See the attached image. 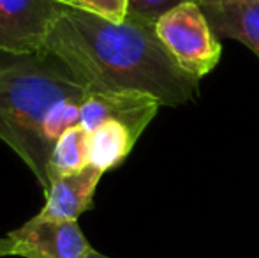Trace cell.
<instances>
[{
    "mask_svg": "<svg viewBox=\"0 0 259 258\" xmlns=\"http://www.w3.org/2000/svg\"><path fill=\"white\" fill-rule=\"evenodd\" d=\"M155 32L182 71L196 80L208 75L221 60L222 46L198 2L167 11L155 23Z\"/></svg>",
    "mask_w": 259,
    "mask_h": 258,
    "instance_id": "3957f363",
    "label": "cell"
},
{
    "mask_svg": "<svg viewBox=\"0 0 259 258\" xmlns=\"http://www.w3.org/2000/svg\"><path fill=\"white\" fill-rule=\"evenodd\" d=\"M60 6H67V7H78V0H55Z\"/></svg>",
    "mask_w": 259,
    "mask_h": 258,
    "instance_id": "9a60e30c",
    "label": "cell"
},
{
    "mask_svg": "<svg viewBox=\"0 0 259 258\" xmlns=\"http://www.w3.org/2000/svg\"><path fill=\"white\" fill-rule=\"evenodd\" d=\"M127 2H129L127 16L155 27L159 18L164 16L167 11L175 9V7L182 6V4H187V2L201 4V0H127Z\"/></svg>",
    "mask_w": 259,
    "mask_h": 258,
    "instance_id": "8fae6325",
    "label": "cell"
},
{
    "mask_svg": "<svg viewBox=\"0 0 259 258\" xmlns=\"http://www.w3.org/2000/svg\"><path fill=\"white\" fill-rule=\"evenodd\" d=\"M87 258H109V256H106V255H103V253H99V251H96V249H94V251L90 253Z\"/></svg>",
    "mask_w": 259,
    "mask_h": 258,
    "instance_id": "2e32d148",
    "label": "cell"
},
{
    "mask_svg": "<svg viewBox=\"0 0 259 258\" xmlns=\"http://www.w3.org/2000/svg\"><path fill=\"white\" fill-rule=\"evenodd\" d=\"M162 104L140 92H94L87 94L81 104L79 126L92 133L108 121H118L138 138L141 136Z\"/></svg>",
    "mask_w": 259,
    "mask_h": 258,
    "instance_id": "8992f818",
    "label": "cell"
},
{
    "mask_svg": "<svg viewBox=\"0 0 259 258\" xmlns=\"http://www.w3.org/2000/svg\"><path fill=\"white\" fill-rule=\"evenodd\" d=\"M60 9L55 0H0V52L11 55L42 52Z\"/></svg>",
    "mask_w": 259,
    "mask_h": 258,
    "instance_id": "277c9868",
    "label": "cell"
},
{
    "mask_svg": "<svg viewBox=\"0 0 259 258\" xmlns=\"http://www.w3.org/2000/svg\"><path fill=\"white\" fill-rule=\"evenodd\" d=\"M103 172L89 165L83 170L50 179L46 203L37 216L42 219L78 221L83 212L92 209L94 195Z\"/></svg>",
    "mask_w": 259,
    "mask_h": 258,
    "instance_id": "52a82bcc",
    "label": "cell"
},
{
    "mask_svg": "<svg viewBox=\"0 0 259 258\" xmlns=\"http://www.w3.org/2000/svg\"><path fill=\"white\" fill-rule=\"evenodd\" d=\"M199 6L217 39H235L259 57V2H221Z\"/></svg>",
    "mask_w": 259,
    "mask_h": 258,
    "instance_id": "ba28073f",
    "label": "cell"
},
{
    "mask_svg": "<svg viewBox=\"0 0 259 258\" xmlns=\"http://www.w3.org/2000/svg\"><path fill=\"white\" fill-rule=\"evenodd\" d=\"M0 256H14V244L9 237H0Z\"/></svg>",
    "mask_w": 259,
    "mask_h": 258,
    "instance_id": "4fadbf2b",
    "label": "cell"
},
{
    "mask_svg": "<svg viewBox=\"0 0 259 258\" xmlns=\"http://www.w3.org/2000/svg\"><path fill=\"white\" fill-rule=\"evenodd\" d=\"M138 136L118 121H108L89 133L90 165L101 172L116 168L131 154Z\"/></svg>",
    "mask_w": 259,
    "mask_h": 258,
    "instance_id": "9c48e42d",
    "label": "cell"
},
{
    "mask_svg": "<svg viewBox=\"0 0 259 258\" xmlns=\"http://www.w3.org/2000/svg\"><path fill=\"white\" fill-rule=\"evenodd\" d=\"M90 165L89 154V133L81 126L67 129L52 149L48 175L50 179L57 175H65L83 170Z\"/></svg>",
    "mask_w": 259,
    "mask_h": 258,
    "instance_id": "30bf717a",
    "label": "cell"
},
{
    "mask_svg": "<svg viewBox=\"0 0 259 258\" xmlns=\"http://www.w3.org/2000/svg\"><path fill=\"white\" fill-rule=\"evenodd\" d=\"M221 2H259V0H201V4H221Z\"/></svg>",
    "mask_w": 259,
    "mask_h": 258,
    "instance_id": "5bb4252c",
    "label": "cell"
},
{
    "mask_svg": "<svg viewBox=\"0 0 259 258\" xmlns=\"http://www.w3.org/2000/svg\"><path fill=\"white\" fill-rule=\"evenodd\" d=\"M78 7L113 23H122L127 18L129 2L127 0H78Z\"/></svg>",
    "mask_w": 259,
    "mask_h": 258,
    "instance_id": "7c38bea8",
    "label": "cell"
},
{
    "mask_svg": "<svg viewBox=\"0 0 259 258\" xmlns=\"http://www.w3.org/2000/svg\"><path fill=\"white\" fill-rule=\"evenodd\" d=\"M74 75L87 94L140 92L162 106L198 96L199 80L182 71L154 25L127 16L122 23L62 6L46 48Z\"/></svg>",
    "mask_w": 259,
    "mask_h": 258,
    "instance_id": "6da1fadb",
    "label": "cell"
},
{
    "mask_svg": "<svg viewBox=\"0 0 259 258\" xmlns=\"http://www.w3.org/2000/svg\"><path fill=\"white\" fill-rule=\"evenodd\" d=\"M7 237L14 256L21 258H87L94 251L78 221L42 219L37 214Z\"/></svg>",
    "mask_w": 259,
    "mask_h": 258,
    "instance_id": "5b68a950",
    "label": "cell"
},
{
    "mask_svg": "<svg viewBox=\"0 0 259 258\" xmlns=\"http://www.w3.org/2000/svg\"><path fill=\"white\" fill-rule=\"evenodd\" d=\"M72 97L85 99V89L52 52H0V140L30 168L45 193L53 149L45 136V122L55 104Z\"/></svg>",
    "mask_w": 259,
    "mask_h": 258,
    "instance_id": "7a4b0ae2",
    "label": "cell"
}]
</instances>
